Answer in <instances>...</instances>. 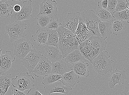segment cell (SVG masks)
<instances>
[{
  "mask_svg": "<svg viewBox=\"0 0 129 95\" xmlns=\"http://www.w3.org/2000/svg\"><path fill=\"white\" fill-rule=\"evenodd\" d=\"M21 6L17 4L14 6L13 10L15 12H18L21 10Z\"/></svg>",
  "mask_w": 129,
  "mask_h": 95,
  "instance_id": "f35d334b",
  "label": "cell"
},
{
  "mask_svg": "<svg viewBox=\"0 0 129 95\" xmlns=\"http://www.w3.org/2000/svg\"><path fill=\"white\" fill-rule=\"evenodd\" d=\"M10 1H14V0H10ZM15 1H21V0H15Z\"/></svg>",
  "mask_w": 129,
  "mask_h": 95,
  "instance_id": "b9f144b4",
  "label": "cell"
},
{
  "mask_svg": "<svg viewBox=\"0 0 129 95\" xmlns=\"http://www.w3.org/2000/svg\"><path fill=\"white\" fill-rule=\"evenodd\" d=\"M48 35L47 30L39 29L37 30L35 34L32 36L33 40L37 42L38 46L45 45L47 41Z\"/></svg>",
  "mask_w": 129,
  "mask_h": 95,
  "instance_id": "44dd1931",
  "label": "cell"
},
{
  "mask_svg": "<svg viewBox=\"0 0 129 95\" xmlns=\"http://www.w3.org/2000/svg\"><path fill=\"white\" fill-rule=\"evenodd\" d=\"M13 1L10 0H0V16L7 18L10 16V12L13 9L12 7Z\"/></svg>",
  "mask_w": 129,
  "mask_h": 95,
  "instance_id": "cb8c5ba5",
  "label": "cell"
},
{
  "mask_svg": "<svg viewBox=\"0 0 129 95\" xmlns=\"http://www.w3.org/2000/svg\"><path fill=\"white\" fill-rule=\"evenodd\" d=\"M40 11L39 14H44L47 15L51 18L56 17L58 14L57 3L56 1L53 0H43L40 3Z\"/></svg>",
  "mask_w": 129,
  "mask_h": 95,
  "instance_id": "7c38bea8",
  "label": "cell"
},
{
  "mask_svg": "<svg viewBox=\"0 0 129 95\" xmlns=\"http://www.w3.org/2000/svg\"><path fill=\"white\" fill-rule=\"evenodd\" d=\"M44 56L51 63L61 60L63 58V55L58 47L45 45Z\"/></svg>",
  "mask_w": 129,
  "mask_h": 95,
  "instance_id": "2e32d148",
  "label": "cell"
},
{
  "mask_svg": "<svg viewBox=\"0 0 129 95\" xmlns=\"http://www.w3.org/2000/svg\"><path fill=\"white\" fill-rule=\"evenodd\" d=\"M62 78V75L50 73L48 75L44 76L42 83L44 85L50 84L59 80Z\"/></svg>",
  "mask_w": 129,
  "mask_h": 95,
  "instance_id": "f1b7e54d",
  "label": "cell"
},
{
  "mask_svg": "<svg viewBox=\"0 0 129 95\" xmlns=\"http://www.w3.org/2000/svg\"><path fill=\"white\" fill-rule=\"evenodd\" d=\"M111 30L114 34L117 35L119 33L123 31L127 28L125 25V23L123 20L113 18L111 21Z\"/></svg>",
  "mask_w": 129,
  "mask_h": 95,
  "instance_id": "4316f807",
  "label": "cell"
},
{
  "mask_svg": "<svg viewBox=\"0 0 129 95\" xmlns=\"http://www.w3.org/2000/svg\"><path fill=\"white\" fill-rule=\"evenodd\" d=\"M52 63L47 58L43 55L34 70L33 73L36 77L45 76L51 73Z\"/></svg>",
  "mask_w": 129,
  "mask_h": 95,
  "instance_id": "8fae6325",
  "label": "cell"
},
{
  "mask_svg": "<svg viewBox=\"0 0 129 95\" xmlns=\"http://www.w3.org/2000/svg\"><path fill=\"white\" fill-rule=\"evenodd\" d=\"M12 94L14 95H27V93L24 91H21L17 88H14L12 90Z\"/></svg>",
  "mask_w": 129,
  "mask_h": 95,
  "instance_id": "8d00e7d4",
  "label": "cell"
},
{
  "mask_svg": "<svg viewBox=\"0 0 129 95\" xmlns=\"http://www.w3.org/2000/svg\"><path fill=\"white\" fill-rule=\"evenodd\" d=\"M11 74L4 73L0 76V93L4 95L7 92L10 86H13L11 79Z\"/></svg>",
  "mask_w": 129,
  "mask_h": 95,
  "instance_id": "ffe728a7",
  "label": "cell"
},
{
  "mask_svg": "<svg viewBox=\"0 0 129 95\" xmlns=\"http://www.w3.org/2000/svg\"><path fill=\"white\" fill-rule=\"evenodd\" d=\"M95 13L100 20L102 22H107L113 18L112 12L107 9L98 7Z\"/></svg>",
  "mask_w": 129,
  "mask_h": 95,
  "instance_id": "83f0119b",
  "label": "cell"
},
{
  "mask_svg": "<svg viewBox=\"0 0 129 95\" xmlns=\"http://www.w3.org/2000/svg\"><path fill=\"white\" fill-rule=\"evenodd\" d=\"M118 0H108V7L107 10L112 12H115Z\"/></svg>",
  "mask_w": 129,
  "mask_h": 95,
  "instance_id": "836d02e7",
  "label": "cell"
},
{
  "mask_svg": "<svg viewBox=\"0 0 129 95\" xmlns=\"http://www.w3.org/2000/svg\"><path fill=\"white\" fill-rule=\"evenodd\" d=\"M2 49H1V50H0V57H1L2 55Z\"/></svg>",
  "mask_w": 129,
  "mask_h": 95,
  "instance_id": "60d3db41",
  "label": "cell"
},
{
  "mask_svg": "<svg viewBox=\"0 0 129 95\" xmlns=\"http://www.w3.org/2000/svg\"><path fill=\"white\" fill-rule=\"evenodd\" d=\"M14 55L22 60L32 50L33 45L28 39L21 38L13 42Z\"/></svg>",
  "mask_w": 129,
  "mask_h": 95,
  "instance_id": "ba28073f",
  "label": "cell"
},
{
  "mask_svg": "<svg viewBox=\"0 0 129 95\" xmlns=\"http://www.w3.org/2000/svg\"><path fill=\"white\" fill-rule=\"evenodd\" d=\"M29 1H34V0H29Z\"/></svg>",
  "mask_w": 129,
  "mask_h": 95,
  "instance_id": "7bdbcfd3",
  "label": "cell"
},
{
  "mask_svg": "<svg viewBox=\"0 0 129 95\" xmlns=\"http://www.w3.org/2000/svg\"><path fill=\"white\" fill-rule=\"evenodd\" d=\"M0 95H2V94L0 93Z\"/></svg>",
  "mask_w": 129,
  "mask_h": 95,
  "instance_id": "ee69618b",
  "label": "cell"
},
{
  "mask_svg": "<svg viewBox=\"0 0 129 95\" xmlns=\"http://www.w3.org/2000/svg\"><path fill=\"white\" fill-rule=\"evenodd\" d=\"M62 24L59 23L58 19L55 20L54 19L50 20V23L47 26V29H49L56 30L61 26Z\"/></svg>",
  "mask_w": 129,
  "mask_h": 95,
  "instance_id": "1f68e13d",
  "label": "cell"
},
{
  "mask_svg": "<svg viewBox=\"0 0 129 95\" xmlns=\"http://www.w3.org/2000/svg\"><path fill=\"white\" fill-rule=\"evenodd\" d=\"M32 1H24L23 7L19 12H16L12 10L11 12V22L14 21H21L24 20L32 19L33 18L31 14L33 10Z\"/></svg>",
  "mask_w": 129,
  "mask_h": 95,
  "instance_id": "52a82bcc",
  "label": "cell"
},
{
  "mask_svg": "<svg viewBox=\"0 0 129 95\" xmlns=\"http://www.w3.org/2000/svg\"><path fill=\"white\" fill-rule=\"evenodd\" d=\"M127 2V0H118L115 11H121L127 9L126 7V4Z\"/></svg>",
  "mask_w": 129,
  "mask_h": 95,
  "instance_id": "d6a6232c",
  "label": "cell"
},
{
  "mask_svg": "<svg viewBox=\"0 0 129 95\" xmlns=\"http://www.w3.org/2000/svg\"><path fill=\"white\" fill-rule=\"evenodd\" d=\"M27 28V24L21 21L11 22L6 26V32L10 36L11 42L26 36L25 30Z\"/></svg>",
  "mask_w": 129,
  "mask_h": 95,
  "instance_id": "5b68a950",
  "label": "cell"
},
{
  "mask_svg": "<svg viewBox=\"0 0 129 95\" xmlns=\"http://www.w3.org/2000/svg\"><path fill=\"white\" fill-rule=\"evenodd\" d=\"M80 77V76L72 70V71L64 73L62 75L61 79L64 82L69 84L70 86L73 87L76 84L79 82Z\"/></svg>",
  "mask_w": 129,
  "mask_h": 95,
  "instance_id": "603a6c76",
  "label": "cell"
},
{
  "mask_svg": "<svg viewBox=\"0 0 129 95\" xmlns=\"http://www.w3.org/2000/svg\"><path fill=\"white\" fill-rule=\"evenodd\" d=\"M37 17L38 21L36 25L45 29L50 22V17L44 14H38Z\"/></svg>",
  "mask_w": 129,
  "mask_h": 95,
  "instance_id": "f546056e",
  "label": "cell"
},
{
  "mask_svg": "<svg viewBox=\"0 0 129 95\" xmlns=\"http://www.w3.org/2000/svg\"><path fill=\"white\" fill-rule=\"evenodd\" d=\"M122 93L124 95H129V82L126 84L124 90L122 91Z\"/></svg>",
  "mask_w": 129,
  "mask_h": 95,
  "instance_id": "74e56055",
  "label": "cell"
},
{
  "mask_svg": "<svg viewBox=\"0 0 129 95\" xmlns=\"http://www.w3.org/2000/svg\"><path fill=\"white\" fill-rule=\"evenodd\" d=\"M111 27L110 21L102 22L100 21L99 24V29L101 36L106 39L107 37L111 35L113 32L111 30Z\"/></svg>",
  "mask_w": 129,
  "mask_h": 95,
  "instance_id": "d4e9b609",
  "label": "cell"
},
{
  "mask_svg": "<svg viewBox=\"0 0 129 95\" xmlns=\"http://www.w3.org/2000/svg\"><path fill=\"white\" fill-rule=\"evenodd\" d=\"M27 95H42L45 94H43L40 93L38 88H35L32 87L27 93Z\"/></svg>",
  "mask_w": 129,
  "mask_h": 95,
  "instance_id": "e575fe53",
  "label": "cell"
},
{
  "mask_svg": "<svg viewBox=\"0 0 129 95\" xmlns=\"http://www.w3.org/2000/svg\"><path fill=\"white\" fill-rule=\"evenodd\" d=\"M110 57L108 51H103L91 62L95 71L101 75H106L112 71V64L114 61L110 60Z\"/></svg>",
  "mask_w": 129,
  "mask_h": 95,
  "instance_id": "3957f363",
  "label": "cell"
},
{
  "mask_svg": "<svg viewBox=\"0 0 129 95\" xmlns=\"http://www.w3.org/2000/svg\"><path fill=\"white\" fill-rule=\"evenodd\" d=\"M80 17L84 21L92 36H101L99 29L101 21L95 12L93 10H84L81 13Z\"/></svg>",
  "mask_w": 129,
  "mask_h": 95,
  "instance_id": "277c9868",
  "label": "cell"
},
{
  "mask_svg": "<svg viewBox=\"0 0 129 95\" xmlns=\"http://www.w3.org/2000/svg\"><path fill=\"white\" fill-rule=\"evenodd\" d=\"M42 54L40 51L34 49L21 60L23 66L26 67L29 73H33V70L42 57Z\"/></svg>",
  "mask_w": 129,
  "mask_h": 95,
  "instance_id": "9c48e42d",
  "label": "cell"
},
{
  "mask_svg": "<svg viewBox=\"0 0 129 95\" xmlns=\"http://www.w3.org/2000/svg\"><path fill=\"white\" fill-rule=\"evenodd\" d=\"M57 30L59 35L58 47L64 58L67 54L78 49L79 44L75 35L70 30L62 26Z\"/></svg>",
  "mask_w": 129,
  "mask_h": 95,
  "instance_id": "7a4b0ae2",
  "label": "cell"
},
{
  "mask_svg": "<svg viewBox=\"0 0 129 95\" xmlns=\"http://www.w3.org/2000/svg\"><path fill=\"white\" fill-rule=\"evenodd\" d=\"M81 14L79 12L68 13L62 23L61 26L70 30L75 35L78 25Z\"/></svg>",
  "mask_w": 129,
  "mask_h": 95,
  "instance_id": "4fadbf2b",
  "label": "cell"
},
{
  "mask_svg": "<svg viewBox=\"0 0 129 95\" xmlns=\"http://www.w3.org/2000/svg\"><path fill=\"white\" fill-rule=\"evenodd\" d=\"M126 7L127 9L129 10V2H127L126 4Z\"/></svg>",
  "mask_w": 129,
  "mask_h": 95,
  "instance_id": "ab89813d",
  "label": "cell"
},
{
  "mask_svg": "<svg viewBox=\"0 0 129 95\" xmlns=\"http://www.w3.org/2000/svg\"><path fill=\"white\" fill-rule=\"evenodd\" d=\"M75 35L79 45L92 36L85 24L80 16L78 25Z\"/></svg>",
  "mask_w": 129,
  "mask_h": 95,
  "instance_id": "5bb4252c",
  "label": "cell"
},
{
  "mask_svg": "<svg viewBox=\"0 0 129 95\" xmlns=\"http://www.w3.org/2000/svg\"><path fill=\"white\" fill-rule=\"evenodd\" d=\"M68 71V68L65 61L61 60L52 63L51 73L62 75Z\"/></svg>",
  "mask_w": 129,
  "mask_h": 95,
  "instance_id": "7402d4cb",
  "label": "cell"
},
{
  "mask_svg": "<svg viewBox=\"0 0 129 95\" xmlns=\"http://www.w3.org/2000/svg\"><path fill=\"white\" fill-rule=\"evenodd\" d=\"M64 58L66 63H70L72 64L79 61L85 62L86 61V60L78 48L67 54Z\"/></svg>",
  "mask_w": 129,
  "mask_h": 95,
  "instance_id": "d6986e66",
  "label": "cell"
},
{
  "mask_svg": "<svg viewBox=\"0 0 129 95\" xmlns=\"http://www.w3.org/2000/svg\"><path fill=\"white\" fill-rule=\"evenodd\" d=\"M11 82L13 87L22 91L30 89L35 86V78L28 72H21L19 75L12 79Z\"/></svg>",
  "mask_w": 129,
  "mask_h": 95,
  "instance_id": "8992f818",
  "label": "cell"
},
{
  "mask_svg": "<svg viewBox=\"0 0 129 95\" xmlns=\"http://www.w3.org/2000/svg\"><path fill=\"white\" fill-rule=\"evenodd\" d=\"M48 35L45 45L58 47L59 38V33L57 29H48Z\"/></svg>",
  "mask_w": 129,
  "mask_h": 95,
  "instance_id": "484cf974",
  "label": "cell"
},
{
  "mask_svg": "<svg viewBox=\"0 0 129 95\" xmlns=\"http://www.w3.org/2000/svg\"><path fill=\"white\" fill-rule=\"evenodd\" d=\"M113 18L117 19L127 21V23H129V10L127 9L120 12H115L113 13Z\"/></svg>",
  "mask_w": 129,
  "mask_h": 95,
  "instance_id": "4dcf8cb0",
  "label": "cell"
},
{
  "mask_svg": "<svg viewBox=\"0 0 129 95\" xmlns=\"http://www.w3.org/2000/svg\"><path fill=\"white\" fill-rule=\"evenodd\" d=\"M16 60L10 51H6V54L0 57V73L4 74L9 69L12 65V63Z\"/></svg>",
  "mask_w": 129,
  "mask_h": 95,
  "instance_id": "e0dca14e",
  "label": "cell"
},
{
  "mask_svg": "<svg viewBox=\"0 0 129 95\" xmlns=\"http://www.w3.org/2000/svg\"><path fill=\"white\" fill-rule=\"evenodd\" d=\"M72 89L71 86L65 85L64 83L60 79L53 83L45 85L44 87L45 94L55 93L67 94Z\"/></svg>",
  "mask_w": 129,
  "mask_h": 95,
  "instance_id": "30bf717a",
  "label": "cell"
},
{
  "mask_svg": "<svg viewBox=\"0 0 129 95\" xmlns=\"http://www.w3.org/2000/svg\"><path fill=\"white\" fill-rule=\"evenodd\" d=\"M107 42L102 37L92 36L79 45L83 56L91 63L101 51H105Z\"/></svg>",
  "mask_w": 129,
  "mask_h": 95,
  "instance_id": "6da1fadb",
  "label": "cell"
},
{
  "mask_svg": "<svg viewBox=\"0 0 129 95\" xmlns=\"http://www.w3.org/2000/svg\"><path fill=\"white\" fill-rule=\"evenodd\" d=\"M98 7L107 9L108 7V0H102L98 3Z\"/></svg>",
  "mask_w": 129,
  "mask_h": 95,
  "instance_id": "d590c367",
  "label": "cell"
},
{
  "mask_svg": "<svg viewBox=\"0 0 129 95\" xmlns=\"http://www.w3.org/2000/svg\"><path fill=\"white\" fill-rule=\"evenodd\" d=\"M72 64L70 67V69L80 77H87L89 75L90 72L88 68L89 64L88 63L81 61Z\"/></svg>",
  "mask_w": 129,
  "mask_h": 95,
  "instance_id": "ac0fdd59",
  "label": "cell"
},
{
  "mask_svg": "<svg viewBox=\"0 0 129 95\" xmlns=\"http://www.w3.org/2000/svg\"><path fill=\"white\" fill-rule=\"evenodd\" d=\"M126 77L125 72L124 70L120 71L117 68L113 70L109 78L108 83L110 88H114L116 84L121 85L124 84Z\"/></svg>",
  "mask_w": 129,
  "mask_h": 95,
  "instance_id": "9a60e30c",
  "label": "cell"
}]
</instances>
